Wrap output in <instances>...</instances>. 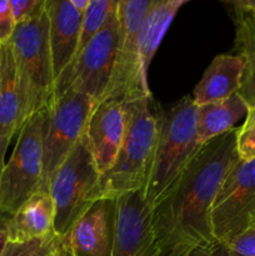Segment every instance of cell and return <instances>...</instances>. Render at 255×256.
I'll return each mask as SVG.
<instances>
[{
	"mask_svg": "<svg viewBox=\"0 0 255 256\" xmlns=\"http://www.w3.org/2000/svg\"><path fill=\"white\" fill-rule=\"evenodd\" d=\"M60 252H62V256H69V255H68V254H66V252H62V246H60Z\"/></svg>",
	"mask_w": 255,
	"mask_h": 256,
	"instance_id": "4dcf8cb0",
	"label": "cell"
},
{
	"mask_svg": "<svg viewBox=\"0 0 255 256\" xmlns=\"http://www.w3.org/2000/svg\"><path fill=\"white\" fill-rule=\"evenodd\" d=\"M248 110L249 106L239 94L196 106V135L200 146L235 129V124L246 116Z\"/></svg>",
	"mask_w": 255,
	"mask_h": 256,
	"instance_id": "d6986e66",
	"label": "cell"
},
{
	"mask_svg": "<svg viewBox=\"0 0 255 256\" xmlns=\"http://www.w3.org/2000/svg\"><path fill=\"white\" fill-rule=\"evenodd\" d=\"M236 130L202 145L172 192L152 209L160 256H190L216 242L212 208L230 168L239 159Z\"/></svg>",
	"mask_w": 255,
	"mask_h": 256,
	"instance_id": "6da1fadb",
	"label": "cell"
},
{
	"mask_svg": "<svg viewBox=\"0 0 255 256\" xmlns=\"http://www.w3.org/2000/svg\"><path fill=\"white\" fill-rule=\"evenodd\" d=\"M190 256H232V254H230L229 250H228L226 245L222 244V242H216L215 244H212V246L198 250V252H192Z\"/></svg>",
	"mask_w": 255,
	"mask_h": 256,
	"instance_id": "4316f807",
	"label": "cell"
},
{
	"mask_svg": "<svg viewBox=\"0 0 255 256\" xmlns=\"http://www.w3.org/2000/svg\"><path fill=\"white\" fill-rule=\"evenodd\" d=\"M8 220L9 215L0 212V256H2L9 242V232H8Z\"/></svg>",
	"mask_w": 255,
	"mask_h": 256,
	"instance_id": "83f0119b",
	"label": "cell"
},
{
	"mask_svg": "<svg viewBox=\"0 0 255 256\" xmlns=\"http://www.w3.org/2000/svg\"><path fill=\"white\" fill-rule=\"evenodd\" d=\"M152 0H118L119 45L109 86L104 99L130 102L152 98L148 76L142 72L139 62V32Z\"/></svg>",
	"mask_w": 255,
	"mask_h": 256,
	"instance_id": "52a82bcc",
	"label": "cell"
},
{
	"mask_svg": "<svg viewBox=\"0 0 255 256\" xmlns=\"http://www.w3.org/2000/svg\"><path fill=\"white\" fill-rule=\"evenodd\" d=\"M236 150L240 160L255 159V105L249 108L244 122L238 128Z\"/></svg>",
	"mask_w": 255,
	"mask_h": 256,
	"instance_id": "603a6c76",
	"label": "cell"
},
{
	"mask_svg": "<svg viewBox=\"0 0 255 256\" xmlns=\"http://www.w3.org/2000/svg\"><path fill=\"white\" fill-rule=\"evenodd\" d=\"M96 105L92 98L72 88L52 95L46 108L42 188L49 189L52 174L86 132L89 118Z\"/></svg>",
	"mask_w": 255,
	"mask_h": 256,
	"instance_id": "ba28073f",
	"label": "cell"
},
{
	"mask_svg": "<svg viewBox=\"0 0 255 256\" xmlns=\"http://www.w3.org/2000/svg\"><path fill=\"white\" fill-rule=\"evenodd\" d=\"M118 5V0H116ZM116 5L108 22L55 82L54 94L68 88L82 92L99 104L106 92L119 45Z\"/></svg>",
	"mask_w": 255,
	"mask_h": 256,
	"instance_id": "9c48e42d",
	"label": "cell"
},
{
	"mask_svg": "<svg viewBox=\"0 0 255 256\" xmlns=\"http://www.w3.org/2000/svg\"><path fill=\"white\" fill-rule=\"evenodd\" d=\"M26 122L24 99L10 44L0 45V130L12 139Z\"/></svg>",
	"mask_w": 255,
	"mask_h": 256,
	"instance_id": "ac0fdd59",
	"label": "cell"
},
{
	"mask_svg": "<svg viewBox=\"0 0 255 256\" xmlns=\"http://www.w3.org/2000/svg\"><path fill=\"white\" fill-rule=\"evenodd\" d=\"M255 224V159H238L225 176L212 208L216 242L228 244Z\"/></svg>",
	"mask_w": 255,
	"mask_h": 256,
	"instance_id": "30bf717a",
	"label": "cell"
},
{
	"mask_svg": "<svg viewBox=\"0 0 255 256\" xmlns=\"http://www.w3.org/2000/svg\"><path fill=\"white\" fill-rule=\"evenodd\" d=\"M16 64L26 120L49 105L55 90L46 10L15 26L9 42Z\"/></svg>",
	"mask_w": 255,
	"mask_h": 256,
	"instance_id": "5b68a950",
	"label": "cell"
},
{
	"mask_svg": "<svg viewBox=\"0 0 255 256\" xmlns=\"http://www.w3.org/2000/svg\"><path fill=\"white\" fill-rule=\"evenodd\" d=\"M112 256H160L142 190L118 196Z\"/></svg>",
	"mask_w": 255,
	"mask_h": 256,
	"instance_id": "8fae6325",
	"label": "cell"
},
{
	"mask_svg": "<svg viewBox=\"0 0 255 256\" xmlns=\"http://www.w3.org/2000/svg\"><path fill=\"white\" fill-rule=\"evenodd\" d=\"M56 256H62V252H60V250H59V252H58Z\"/></svg>",
	"mask_w": 255,
	"mask_h": 256,
	"instance_id": "d6a6232c",
	"label": "cell"
},
{
	"mask_svg": "<svg viewBox=\"0 0 255 256\" xmlns=\"http://www.w3.org/2000/svg\"><path fill=\"white\" fill-rule=\"evenodd\" d=\"M116 200L100 199L60 238L69 256H112L115 234Z\"/></svg>",
	"mask_w": 255,
	"mask_h": 256,
	"instance_id": "7c38bea8",
	"label": "cell"
},
{
	"mask_svg": "<svg viewBox=\"0 0 255 256\" xmlns=\"http://www.w3.org/2000/svg\"><path fill=\"white\" fill-rule=\"evenodd\" d=\"M72 2V4L74 5L75 9L79 10L82 14H84L85 12H86L88 6H89L90 4V0H70Z\"/></svg>",
	"mask_w": 255,
	"mask_h": 256,
	"instance_id": "f546056e",
	"label": "cell"
},
{
	"mask_svg": "<svg viewBox=\"0 0 255 256\" xmlns=\"http://www.w3.org/2000/svg\"><path fill=\"white\" fill-rule=\"evenodd\" d=\"M244 62L236 54H220L212 60L204 75L195 86V105L222 102L238 94L242 86Z\"/></svg>",
	"mask_w": 255,
	"mask_h": 256,
	"instance_id": "e0dca14e",
	"label": "cell"
},
{
	"mask_svg": "<svg viewBox=\"0 0 255 256\" xmlns=\"http://www.w3.org/2000/svg\"><path fill=\"white\" fill-rule=\"evenodd\" d=\"M152 102V98H142L124 104V138L114 164L100 180L102 199L144 189L156 139Z\"/></svg>",
	"mask_w": 255,
	"mask_h": 256,
	"instance_id": "3957f363",
	"label": "cell"
},
{
	"mask_svg": "<svg viewBox=\"0 0 255 256\" xmlns=\"http://www.w3.org/2000/svg\"><path fill=\"white\" fill-rule=\"evenodd\" d=\"M225 245L232 256H255V224Z\"/></svg>",
	"mask_w": 255,
	"mask_h": 256,
	"instance_id": "d4e9b609",
	"label": "cell"
},
{
	"mask_svg": "<svg viewBox=\"0 0 255 256\" xmlns=\"http://www.w3.org/2000/svg\"><path fill=\"white\" fill-rule=\"evenodd\" d=\"M15 26L16 22L12 16L9 0H0V45H5L10 42Z\"/></svg>",
	"mask_w": 255,
	"mask_h": 256,
	"instance_id": "484cf974",
	"label": "cell"
},
{
	"mask_svg": "<svg viewBox=\"0 0 255 256\" xmlns=\"http://www.w3.org/2000/svg\"><path fill=\"white\" fill-rule=\"evenodd\" d=\"M15 22H29L45 10V0H9Z\"/></svg>",
	"mask_w": 255,
	"mask_h": 256,
	"instance_id": "cb8c5ba5",
	"label": "cell"
},
{
	"mask_svg": "<svg viewBox=\"0 0 255 256\" xmlns=\"http://www.w3.org/2000/svg\"><path fill=\"white\" fill-rule=\"evenodd\" d=\"M115 5H116V0H90L86 12L82 15L76 55L102 30V28L104 26L105 22H108L109 16L112 15Z\"/></svg>",
	"mask_w": 255,
	"mask_h": 256,
	"instance_id": "44dd1931",
	"label": "cell"
},
{
	"mask_svg": "<svg viewBox=\"0 0 255 256\" xmlns=\"http://www.w3.org/2000/svg\"><path fill=\"white\" fill-rule=\"evenodd\" d=\"M235 29L234 50L244 62L242 86L238 94L248 106L255 105V6L250 0L225 2Z\"/></svg>",
	"mask_w": 255,
	"mask_h": 256,
	"instance_id": "9a60e30c",
	"label": "cell"
},
{
	"mask_svg": "<svg viewBox=\"0 0 255 256\" xmlns=\"http://www.w3.org/2000/svg\"><path fill=\"white\" fill-rule=\"evenodd\" d=\"M156 139L148 179L142 189L152 209L175 188L182 172L202 146L196 135V105L192 96H182L165 106H156Z\"/></svg>",
	"mask_w": 255,
	"mask_h": 256,
	"instance_id": "7a4b0ae2",
	"label": "cell"
},
{
	"mask_svg": "<svg viewBox=\"0 0 255 256\" xmlns=\"http://www.w3.org/2000/svg\"><path fill=\"white\" fill-rule=\"evenodd\" d=\"M98 172L86 134L82 135L49 182L55 208L54 232L62 238L102 198Z\"/></svg>",
	"mask_w": 255,
	"mask_h": 256,
	"instance_id": "277c9868",
	"label": "cell"
},
{
	"mask_svg": "<svg viewBox=\"0 0 255 256\" xmlns=\"http://www.w3.org/2000/svg\"><path fill=\"white\" fill-rule=\"evenodd\" d=\"M55 82L72 64L79 44L82 15L70 0H45Z\"/></svg>",
	"mask_w": 255,
	"mask_h": 256,
	"instance_id": "5bb4252c",
	"label": "cell"
},
{
	"mask_svg": "<svg viewBox=\"0 0 255 256\" xmlns=\"http://www.w3.org/2000/svg\"><path fill=\"white\" fill-rule=\"evenodd\" d=\"M60 250V236L54 232L42 239L25 242H8L2 256H56Z\"/></svg>",
	"mask_w": 255,
	"mask_h": 256,
	"instance_id": "7402d4cb",
	"label": "cell"
},
{
	"mask_svg": "<svg viewBox=\"0 0 255 256\" xmlns=\"http://www.w3.org/2000/svg\"><path fill=\"white\" fill-rule=\"evenodd\" d=\"M55 208L49 189L40 188L8 220L9 242L42 239L54 232Z\"/></svg>",
	"mask_w": 255,
	"mask_h": 256,
	"instance_id": "2e32d148",
	"label": "cell"
},
{
	"mask_svg": "<svg viewBox=\"0 0 255 256\" xmlns=\"http://www.w3.org/2000/svg\"><path fill=\"white\" fill-rule=\"evenodd\" d=\"M186 0H152L139 32V62L142 72L148 76L150 62L180 8Z\"/></svg>",
	"mask_w": 255,
	"mask_h": 256,
	"instance_id": "ffe728a7",
	"label": "cell"
},
{
	"mask_svg": "<svg viewBox=\"0 0 255 256\" xmlns=\"http://www.w3.org/2000/svg\"><path fill=\"white\" fill-rule=\"evenodd\" d=\"M10 138H8L6 135H4L0 130V176H2V169L5 166V152H6L8 146L10 144Z\"/></svg>",
	"mask_w": 255,
	"mask_h": 256,
	"instance_id": "f1b7e54d",
	"label": "cell"
},
{
	"mask_svg": "<svg viewBox=\"0 0 255 256\" xmlns=\"http://www.w3.org/2000/svg\"><path fill=\"white\" fill-rule=\"evenodd\" d=\"M48 109L34 112L18 132L12 154L0 176V212L12 216L42 188Z\"/></svg>",
	"mask_w": 255,
	"mask_h": 256,
	"instance_id": "8992f818",
	"label": "cell"
},
{
	"mask_svg": "<svg viewBox=\"0 0 255 256\" xmlns=\"http://www.w3.org/2000/svg\"><path fill=\"white\" fill-rule=\"evenodd\" d=\"M250 2H252V4L255 6V0H250Z\"/></svg>",
	"mask_w": 255,
	"mask_h": 256,
	"instance_id": "1f68e13d",
	"label": "cell"
},
{
	"mask_svg": "<svg viewBox=\"0 0 255 256\" xmlns=\"http://www.w3.org/2000/svg\"><path fill=\"white\" fill-rule=\"evenodd\" d=\"M125 130L124 104L105 99L92 110L86 126L88 142L100 175L106 174L116 159Z\"/></svg>",
	"mask_w": 255,
	"mask_h": 256,
	"instance_id": "4fadbf2b",
	"label": "cell"
}]
</instances>
